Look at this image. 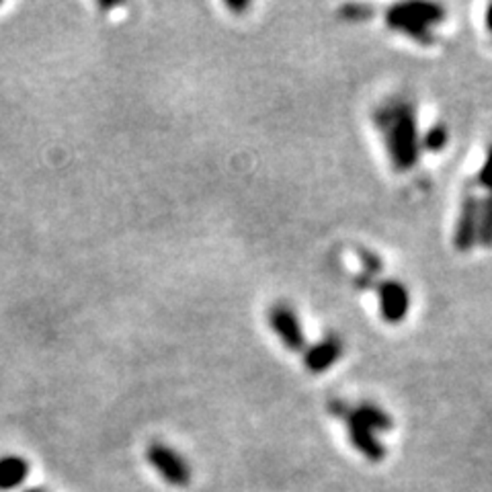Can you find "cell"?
<instances>
[{
  "mask_svg": "<svg viewBox=\"0 0 492 492\" xmlns=\"http://www.w3.org/2000/svg\"><path fill=\"white\" fill-rule=\"evenodd\" d=\"M376 122L386 130V146L392 167L396 170L413 169L419 160L421 138L415 109L410 105H394L376 114Z\"/></svg>",
  "mask_w": 492,
  "mask_h": 492,
  "instance_id": "1",
  "label": "cell"
},
{
  "mask_svg": "<svg viewBox=\"0 0 492 492\" xmlns=\"http://www.w3.org/2000/svg\"><path fill=\"white\" fill-rule=\"evenodd\" d=\"M443 9L435 3H400L394 5L386 13V23L419 43H431V27L442 23Z\"/></svg>",
  "mask_w": 492,
  "mask_h": 492,
  "instance_id": "2",
  "label": "cell"
},
{
  "mask_svg": "<svg viewBox=\"0 0 492 492\" xmlns=\"http://www.w3.org/2000/svg\"><path fill=\"white\" fill-rule=\"evenodd\" d=\"M146 458L150 466L160 474L162 480H167L173 487H187L191 482V468L181 453H177L173 447L164 443H152L148 447Z\"/></svg>",
  "mask_w": 492,
  "mask_h": 492,
  "instance_id": "3",
  "label": "cell"
},
{
  "mask_svg": "<svg viewBox=\"0 0 492 492\" xmlns=\"http://www.w3.org/2000/svg\"><path fill=\"white\" fill-rule=\"evenodd\" d=\"M269 324L273 333L281 339L289 351H304L305 349V334L300 323V316L286 302H278L269 308Z\"/></svg>",
  "mask_w": 492,
  "mask_h": 492,
  "instance_id": "4",
  "label": "cell"
},
{
  "mask_svg": "<svg viewBox=\"0 0 492 492\" xmlns=\"http://www.w3.org/2000/svg\"><path fill=\"white\" fill-rule=\"evenodd\" d=\"M333 413L342 416L347 421V433L349 439H351L353 447L360 453H363L369 461H382L386 456L384 445L379 443V439L376 435V431H371L368 424H363L357 416L353 415V410H349L342 405H333Z\"/></svg>",
  "mask_w": 492,
  "mask_h": 492,
  "instance_id": "5",
  "label": "cell"
},
{
  "mask_svg": "<svg viewBox=\"0 0 492 492\" xmlns=\"http://www.w3.org/2000/svg\"><path fill=\"white\" fill-rule=\"evenodd\" d=\"M478 223H480V201L468 196L460 207V215L456 222V232H453V246L460 252L472 251L478 242Z\"/></svg>",
  "mask_w": 492,
  "mask_h": 492,
  "instance_id": "6",
  "label": "cell"
},
{
  "mask_svg": "<svg viewBox=\"0 0 492 492\" xmlns=\"http://www.w3.org/2000/svg\"><path fill=\"white\" fill-rule=\"evenodd\" d=\"M379 314L387 324H398L406 318L410 308L408 289L398 281H384L378 287Z\"/></svg>",
  "mask_w": 492,
  "mask_h": 492,
  "instance_id": "7",
  "label": "cell"
},
{
  "mask_svg": "<svg viewBox=\"0 0 492 492\" xmlns=\"http://www.w3.org/2000/svg\"><path fill=\"white\" fill-rule=\"evenodd\" d=\"M341 355L342 341L337 334H326V337L305 349L304 365L305 369L312 371V374H324V371L331 369L333 365L341 360Z\"/></svg>",
  "mask_w": 492,
  "mask_h": 492,
  "instance_id": "8",
  "label": "cell"
},
{
  "mask_svg": "<svg viewBox=\"0 0 492 492\" xmlns=\"http://www.w3.org/2000/svg\"><path fill=\"white\" fill-rule=\"evenodd\" d=\"M29 474V464L21 456L0 458V490H13L23 484Z\"/></svg>",
  "mask_w": 492,
  "mask_h": 492,
  "instance_id": "9",
  "label": "cell"
},
{
  "mask_svg": "<svg viewBox=\"0 0 492 492\" xmlns=\"http://www.w3.org/2000/svg\"><path fill=\"white\" fill-rule=\"evenodd\" d=\"M353 415L360 419L363 424H368L371 431H390L392 429V419L387 416L382 408L376 405H369V402H363V405L353 410Z\"/></svg>",
  "mask_w": 492,
  "mask_h": 492,
  "instance_id": "10",
  "label": "cell"
},
{
  "mask_svg": "<svg viewBox=\"0 0 492 492\" xmlns=\"http://www.w3.org/2000/svg\"><path fill=\"white\" fill-rule=\"evenodd\" d=\"M478 242L487 249H492V193L480 204V223H478Z\"/></svg>",
  "mask_w": 492,
  "mask_h": 492,
  "instance_id": "11",
  "label": "cell"
},
{
  "mask_svg": "<svg viewBox=\"0 0 492 492\" xmlns=\"http://www.w3.org/2000/svg\"><path fill=\"white\" fill-rule=\"evenodd\" d=\"M447 141H450V133H447L445 125H433V128L424 133L421 144L423 148H427L429 152H442L447 146Z\"/></svg>",
  "mask_w": 492,
  "mask_h": 492,
  "instance_id": "12",
  "label": "cell"
},
{
  "mask_svg": "<svg viewBox=\"0 0 492 492\" xmlns=\"http://www.w3.org/2000/svg\"><path fill=\"white\" fill-rule=\"evenodd\" d=\"M341 14H342V19H347V21H365V19H369L371 6H368V5H345L341 9Z\"/></svg>",
  "mask_w": 492,
  "mask_h": 492,
  "instance_id": "13",
  "label": "cell"
},
{
  "mask_svg": "<svg viewBox=\"0 0 492 492\" xmlns=\"http://www.w3.org/2000/svg\"><path fill=\"white\" fill-rule=\"evenodd\" d=\"M478 183L482 185L484 189H488V193H492V146H490L487 160H484L480 173H478Z\"/></svg>",
  "mask_w": 492,
  "mask_h": 492,
  "instance_id": "14",
  "label": "cell"
},
{
  "mask_svg": "<svg viewBox=\"0 0 492 492\" xmlns=\"http://www.w3.org/2000/svg\"><path fill=\"white\" fill-rule=\"evenodd\" d=\"M361 257H363L365 267H368V269L371 273H376V271L382 269V265H379V259L376 255H371V252H361Z\"/></svg>",
  "mask_w": 492,
  "mask_h": 492,
  "instance_id": "15",
  "label": "cell"
},
{
  "mask_svg": "<svg viewBox=\"0 0 492 492\" xmlns=\"http://www.w3.org/2000/svg\"><path fill=\"white\" fill-rule=\"evenodd\" d=\"M487 27H488V32L492 33V5H488V9H487Z\"/></svg>",
  "mask_w": 492,
  "mask_h": 492,
  "instance_id": "16",
  "label": "cell"
},
{
  "mask_svg": "<svg viewBox=\"0 0 492 492\" xmlns=\"http://www.w3.org/2000/svg\"><path fill=\"white\" fill-rule=\"evenodd\" d=\"M228 9H232V11H246V9H249V5H234V3H230Z\"/></svg>",
  "mask_w": 492,
  "mask_h": 492,
  "instance_id": "17",
  "label": "cell"
},
{
  "mask_svg": "<svg viewBox=\"0 0 492 492\" xmlns=\"http://www.w3.org/2000/svg\"><path fill=\"white\" fill-rule=\"evenodd\" d=\"M27 492H48V490H43V488H32V490H27Z\"/></svg>",
  "mask_w": 492,
  "mask_h": 492,
  "instance_id": "18",
  "label": "cell"
}]
</instances>
